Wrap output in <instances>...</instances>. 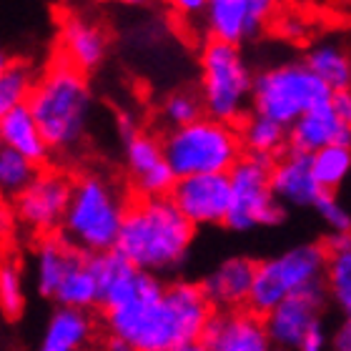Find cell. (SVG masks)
<instances>
[{"instance_id": "cell-1", "label": "cell", "mask_w": 351, "mask_h": 351, "mask_svg": "<svg viewBox=\"0 0 351 351\" xmlns=\"http://www.w3.org/2000/svg\"><path fill=\"white\" fill-rule=\"evenodd\" d=\"M216 308L193 281L163 284L146 274L138 293L128 304L103 311L110 337L123 339L133 351H176L201 341Z\"/></svg>"}, {"instance_id": "cell-2", "label": "cell", "mask_w": 351, "mask_h": 351, "mask_svg": "<svg viewBox=\"0 0 351 351\" xmlns=\"http://www.w3.org/2000/svg\"><path fill=\"white\" fill-rule=\"evenodd\" d=\"M193 236L196 226L178 211L173 198H133L116 249L136 269L161 278L181 269Z\"/></svg>"}, {"instance_id": "cell-3", "label": "cell", "mask_w": 351, "mask_h": 351, "mask_svg": "<svg viewBox=\"0 0 351 351\" xmlns=\"http://www.w3.org/2000/svg\"><path fill=\"white\" fill-rule=\"evenodd\" d=\"M28 108L51 151L68 154L78 148L86 138L93 113V93L86 73L58 58L38 78Z\"/></svg>"}, {"instance_id": "cell-4", "label": "cell", "mask_w": 351, "mask_h": 351, "mask_svg": "<svg viewBox=\"0 0 351 351\" xmlns=\"http://www.w3.org/2000/svg\"><path fill=\"white\" fill-rule=\"evenodd\" d=\"M125 211L128 204L116 183L101 173H86L73 183V196L60 236L86 256L113 251L123 228Z\"/></svg>"}, {"instance_id": "cell-5", "label": "cell", "mask_w": 351, "mask_h": 351, "mask_svg": "<svg viewBox=\"0 0 351 351\" xmlns=\"http://www.w3.org/2000/svg\"><path fill=\"white\" fill-rule=\"evenodd\" d=\"M161 143L163 156L178 178L231 173L246 156L239 125L208 116L183 128H171Z\"/></svg>"}, {"instance_id": "cell-6", "label": "cell", "mask_w": 351, "mask_h": 351, "mask_svg": "<svg viewBox=\"0 0 351 351\" xmlns=\"http://www.w3.org/2000/svg\"><path fill=\"white\" fill-rule=\"evenodd\" d=\"M201 68V103L208 118L241 125L254 110V83L241 48L219 40H206L198 56Z\"/></svg>"}, {"instance_id": "cell-7", "label": "cell", "mask_w": 351, "mask_h": 351, "mask_svg": "<svg viewBox=\"0 0 351 351\" xmlns=\"http://www.w3.org/2000/svg\"><path fill=\"white\" fill-rule=\"evenodd\" d=\"M334 98L304 60H286L256 73L254 83V110L258 116L291 128L308 110L319 108Z\"/></svg>"}, {"instance_id": "cell-8", "label": "cell", "mask_w": 351, "mask_h": 351, "mask_svg": "<svg viewBox=\"0 0 351 351\" xmlns=\"http://www.w3.org/2000/svg\"><path fill=\"white\" fill-rule=\"evenodd\" d=\"M329 251L324 243L306 241L296 243L291 249L261 258L256 263V281L251 291L249 311L256 316H269L278 304L291 299L293 293L304 291L308 286L324 284Z\"/></svg>"}, {"instance_id": "cell-9", "label": "cell", "mask_w": 351, "mask_h": 351, "mask_svg": "<svg viewBox=\"0 0 351 351\" xmlns=\"http://www.w3.org/2000/svg\"><path fill=\"white\" fill-rule=\"evenodd\" d=\"M271 166H274L271 161L243 156L239 166L228 173L234 204H231L226 228L243 234L258 226H281L286 221V206L271 191Z\"/></svg>"}, {"instance_id": "cell-10", "label": "cell", "mask_w": 351, "mask_h": 351, "mask_svg": "<svg viewBox=\"0 0 351 351\" xmlns=\"http://www.w3.org/2000/svg\"><path fill=\"white\" fill-rule=\"evenodd\" d=\"M73 178H68L60 171H40L36 181L21 196L13 198V213L18 223L40 239L60 231L73 196Z\"/></svg>"}, {"instance_id": "cell-11", "label": "cell", "mask_w": 351, "mask_h": 351, "mask_svg": "<svg viewBox=\"0 0 351 351\" xmlns=\"http://www.w3.org/2000/svg\"><path fill=\"white\" fill-rule=\"evenodd\" d=\"M326 304H329V296L324 284L308 286L304 291L293 293L284 304H278L269 316H263L271 344L276 349L296 351L316 326H322Z\"/></svg>"}, {"instance_id": "cell-12", "label": "cell", "mask_w": 351, "mask_h": 351, "mask_svg": "<svg viewBox=\"0 0 351 351\" xmlns=\"http://www.w3.org/2000/svg\"><path fill=\"white\" fill-rule=\"evenodd\" d=\"M171 198L193 226H226L234 204L231 178L228 173L178 178Z\"/></svg>"}, {"instance_id": "cell-13", "label": "cell", "mask_w": 351, "mask_h": 351, "mask_svg": "<svg viewBox=\"0 0 351 351\" xmlns=\"http://www.w3.org/2000/svg\"><path fill=\"white\" fill-rule=\"evenodd\" d=\"M274 15L269 0H211L206 8L204 25L208 40L239 45L256 38Z\"/></svg>"}, {"instance_id": "cell-14", "label": "cell", "mask_w": 351, "mask_h": 351, "mask_svg": "<svg viewBox=\"0 0 351 351\" xmlns=\"http://www.w3.org/2000/svg\"><path fill=\"white\" fill-rule=\"evenodd\" d=\"M201 341L211 351H274L263 319L249 308L216 311Z\"/></svg>"}, {"instance_id": "cell-15", "label": "cell", "mask_w": 351, "mask_h": 351, "mask_svg": "<svg viewBox=\"0 0 351 351\" xmlns=\"http://www.w3.org/2000/svg\"><path fill=\"white\" fill-rule=\"evenodd\" d=\"M58 48L60 60L81 73H90L101 68L108 56V33L88 15H66L60 23Z\"/></svg>"}, {"instance_id": "cell-16", "label": "cell", "mask_w": 351, "mask_h": 351, "mask_svg": "<svg viewBox=\"0 0 351 351\" xmlns=\"http://www.w3.org/2000/svg\"><path fill=\"white\" fill-rule=\"evenodd\" d=\"M256 263L249 256H231L206 274L201 289L208 296L216 311H241L249 308L254 281H256Z\"/></svg>"}, {"instance_id": "cell-17", "label": "cell", "mask_w": 351, "mask_h": 351, "mask_svg": "<svg viewBox=\"0 0 351 351\" xmlns=\"http://www.w3.org/2000/svg\"><path fill=\"white\" fill-rule=\"evenodd\" d=\"M271 191L286 208H314L322 189L311 171V156L289 148L276 158L271 166Z\"/></svg>"}, {"instance_id": "cell-18", "label": "cell", "mask_w": 351, "mask_h": 351, "mask_svg": "<svg viewBox=\"0 0 351 351\" xmlns=\"http://www.w3.org/2000/svg\"><path fill=\"white\" fill-rule=\"evenodd\" d=\"M331 101L308 110L289 128V148L311 156L329 146H351V128L339 118Z\"/></svg>"}, {"instance_id": "cell-19", "label": "cell", "mask_w": 351, "mask_h": 351, "mask_svg": "<svg viewBox=\"0 0 351 351\" xmlns=\"http://www.w3.org/2000/svg\"><path fill=\"white\" fill-rule=\"evenodd\" d=\"M88 263H90V269H93L95 278H98V286H101L103 311H110V308L128 304L138 293L141 284L146 278V271L136 269L118 249L88 256Z\"/></svg>"}, {"instance_id": "cell-20", "label": "cell", "mask_w": 351, "mask_h": 351, "mask_svg": "<svg viewBox=\"0 0 351 351\" xmlns=\"http://www.w3.org/2000/svg\"><path fill=\"white\" fill-rule=\"evenodd\" d=\"M83 258H86V254L71 246L60 234L38 239L36 251H33V278H36L38 293L56 299L60 284Z\"/></svg>"}, {"instance_id": "cell-21", "label": "cell", "mask_w": 351, "mask_h": 351, "mask_svg": "<svg viewBox=\"0 0 351 351\" xmlns=\"http://www.w3.org/2000/svg\"><path fill=\"white\" fill-rule=\"evenodd\" d=\"M0 141H3V148L25 156L36 166H43L51 156V146L28 106L13 108L0 116Z\"/></svg>"}, {"instance_id": "cell-22", "label": "cell", "mask_w": 351, "mask_h": 351, "mask_svg": "<svg viewBox=\"0 0 351 351\" xmlns=\"http://www.w3.org/2000/svg\"><path fill=\"white\" fill-rule=\"evenodd\" d=\"M304 63L331 93L351 88V51L337 38H322L308 45Z\"/></svg>"}, {"instance_id": "cell-23", "label": "cell", "mask_w": 351, "mask_h": 351, "mask_svg": "<svg viewBox=\"0 0 351 351\" xmlns=\"http://www.w3.org/2000/svg\"><path fill=\"white\" fill-rule=\"evenodd\" d=\"M90 334H93V319L88 316V311L58 306L48 316L36 351H81Z\"/></svg>"}, {"instance_id": "cell-24", "label": "cell", "mask_w": 351, "mask_h": 351, "mask_svg": "<svg viewBox=\"0 0 351 351\" xmlns=\"http://www.w3.org/2000/svg\"><path fill=\"white\" fill-rule=\"evenodd\" d=\"M239 133H241L243 154L254 156V158H263V161L274 163L289 151V128H284L276 121L258 116V113H251L239 125Z\"/></svg>"}, {"instance_id": "cell-25", "label": "cell", "mask_w": 351, "mask_h": 351, "mask_svg": "<svg viewBox=\"0 0 351 351\" xmlns=\"http://www.w3.org/2000/svg\"><path fill=\"white\" fill-rule=\"evenodd\" d=\"M56 304L63 308H78V311L101 306V286L88 263V256L60 284V289L56 291Z\"/></svg>"}, {"instance_id": "cell-26", "label": "cell", "mask_w": 351, "mask_h": 351, "mask_svg": "<svg viewBox=\"0 0 351 351\" xmlns=\"http://www.w3.org/2000/svg\"><path fill=\"white\" fill-rule=\"evenodd\" d=\"M38 78L28 60H5L0 68V116L13 108L28 106Z\"/></svg>"}, {"instance_id": "cell-27", "label": "cell", "mask_w": 351, "mask_h": 351, "mask_svg": "<svg viewBox=\"0 0 351 351\" xmlns=\"http://www.w3.org/2000/svg\"><path fill=\"white\" fill-rule=\"evenodd\" d=\"M324 289H326L329 304L337 308V314L344 316V322L351 319V246L329 251Z\"/></svg>"}, {"instance_id": "cell-28", "label": "cell", "mask_w": 351, "mask_h": 351, "mask_svg": "<svg viewBox=\"0 0 351 351\" xmlns=\"http://www.w3.org/2000/svg\"><path fill=\"white\" fill-rule=\"evenodd\" d=\"M311 171L319 189L337 193L351 173V146H329L311 154Z\"/></svg>"}, {"instance_id": "cell-29", "label": "cell", "mask_w": 351, "mask_h": 351, "mask_svg": "<svg viewBox=\"0 0 351 351\" xmlns=\"http://www.w3.org/2000/svg\"><path fill=\"white\" fill-rule=\"evenodd\" d=\"M125 154V166H128V173H131L133 181H138L148 171H154L156 166H161L166 161L163 156V143L156 136H148V133L136 131L133 136L125 138L123 146Z\"/></svg>"}, {"instance_id": "cell-30", "label": "cell", "mask_w": 351, "mask_h": 351, "mask_svg": "<svg viewBox=\"0 0 351 351\" xmlns=\"http://www.w3.org/2000/svg\"><path fill=\"white\" fill-rule=\"evenodd\" d=\"M40 173V166L10 148H0V189L5 196L18 198Z\"/></svg>"}, {"instance_id": "cell-31", "label": "cell", "mask_w": 351, "mask_h": 351, "mask_svg": "<svg viewBox=\"0 0 351 351\" xmlns=\"http://www.w3.org/2000/svg\"><path fill=\"white\" fill-rule=\"evenodd\" d=\"M204 116L206 110L204 103H201V95L191 93V90H173V93L166 95V101L161 106V118L171 128L191 125Z\"/></svg>"}, {"instance_id": "cell-32", "label": "cell", "mask_w": 351, "mask_h": 351, "mask_svg": "<svg viewBox=\"0 0 351 351\" xmlns=\"http://www.w3.org/2000/svg\"><path fill=\"white\" fill-rule=\"evenodd\" d=\"M0 308H3L5 319H18L25 308L23 274L15 261H5L0 266Z\"/></svg>"}, {"instance_id": "cell-33", "label": "cell", "mask_w": 351, "mask_h": 351, "mask_svg": "<svg viewBox=\"0 0 351 351\" xmlns=\"http://www.w3.org/2000/svg\"><path fill=\"white\" fill-rule=\"evenodd\" d=\"M176 183H178V176L169 166V161H163L161 166L148 171L143 178L133 181V191L138 198H171Z\"/></svg>"}, {"instance_id": "cell-34", "label": "cell", "mask_w": 351, "mask_h": 351, "mask_svg": "<svg viewBox=\"0 0 351 351\" xmlns=\"http://www.w3.org/2000/svg\"><path fill=\"white\" fill-rule=\"evenodd\" d=\"M314 211L319 213V219L331 228L329 234H351V213H349V208L341 206L337 193L322 191L314 204Z\"/></svg>"}, {"instance_id": "cell-35", "label": "cell", "mask_w": 351, "mask_h": 351, "mask_svg": "<svg viewBox=\"0 0 351 351\" xmlns=\"http://www.w3.org/2000/svg\"><path fill=\"white\" fill-rule=\"evenodd\" d=\"M274 28H276L278 36L289 38V40H301L308 33V23L299 13H281L274 23Z\"/></svg>"}, {"instance_id": "cell-36", "label": "cell", "mask_w": 351, "mask_h": 351, "mask_svg": "<svg viewBox=\"0 0 351 351\" xmlns=\"http://www.w3.org/2000/svg\"><path fill=\"white\" fill-rule=\"evenodd\" d=\"M329 349H331V339H329V334H326V329H324V326H316V329L301 341L296 351H329Z\"/></svg>"}, {"instance_id": "cell-37", "label": "cell", "mask_w": 351, "mask_h": 351, "mask_svg": "<svg viewBox=\"0 0 351 351\" xmlns=\"http://www.w3.org/2000/svg\"><path fill=\"white\" fill-rule=\"evenodd\" d=\"M331 351H351V319L341 322L331 337Z\"/></svg>"}, {"instance_id": "cell-38", "label": "cell", "mask_w": 351, "mask_h": 351, "mask_svg": "<svg viewBox=\"0 0 351 351\" xmlns=\"http://www.w3.org/2000/svg\"><path fill=\"white\" fill-rule=\"evenodd\" d=\"M331 103H334L339 118L351 128V88L349 90H341V93H334V101Z\"/></svg>"}, {"instance_id": "cell-39", "label": "cell", "mask_w": 351, "mask_h": 351, "mask_svg": "<svg viewBox=\"0 0 351 351\" xmlns=\"http://www.w3.org/2000/svg\"><path fill=\"white\" fill-rule=\"evenodd\" d=\"M206 8H208L206 0H178V3H176V10L181 15H186V18H196V15L204 18Z\"/></svg>"}, {"instance_id": "cell-40", "label": "cell", "mask_w": 351, "mask_h": 351, "mask_svg": "<svg viewBox=\"0 0 351 351\" xmlns=\"http://www.w3.org/2000/svg\"><path fill=\"white\" fill-rule=\"evenodd\" d=\"M324 246H326V251L349 249V246H351V234H326V239H324Z\"/></svg>"}, {"instance_id": "cell-41", "label": "cell", "mask_w": 351, "mask_h": 351, "mask_svg": "<svg viewBox=\"0 0 351 351\" xmlns=\"http://www.w3.org/2000/svg\"><path fill=\"white\" fill-rule=\"evenodd\" d=\"M106 351H133V346H131V344H125L123 339L108 337V341H106Z\"/></svg>"}, {"instance_id": "cell-42", "label": "cell", "mask_w": 351, "mask_h": 351, "mask_svg": "<svg viewBox=\"0 0 351 351\" xmlns=\"http://www.w3.org/2000/svg\"><path fill=\"white\" fill-rule=\"evenodd\" d=\"M176 351H211V349H208L204 341H191V344H183L181 349H176Z\"/></svg>"}, {"instance_id": "cell-43", "label": "cell", "mask_w": 351, "mask_h": 351, "mask_svg": "<svg viewBox=\"0 0 351 351\" xmlns=\"http://www.w3.org/2000/svg\"><path fill=\"white\" fill-rule=\"evenodd\" d=\"M274 351H286V349H276V346H274Z\"/></svg>"}]
</instances>
